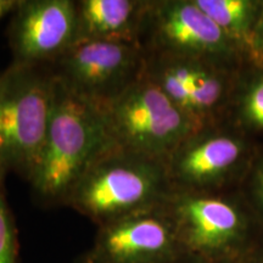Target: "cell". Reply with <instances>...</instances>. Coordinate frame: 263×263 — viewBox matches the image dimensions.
Masks as SVG:
<instances>
[{"label":"cell","instance_id":"obj_1","mask_svg":"<svg viewBox=\"0 0 263 263\" xmlns=\"http://www.w3.org/2000/svg\"><path fill=\"white\" fill-rule=\"evenodd\" d=\"M111 146L101 108L77 98L55 80L47 136L28 180L38 202L66 206L85 171Z\"/></svg>","mask_w":263,"mask_h":263},{"label":"cell","instance_id":"obj_2","mask_svg":"<svg viewBox=\"0 0 263 263\" xmlns=\"http://www.w3.org/2000/svg\"><path fill=\"white\" fill-rule=\"evenodd\" d=\"M172 192L164 161L114 145L85 171L66 206L100 227L155 209Z\"/></svg>","mask_w":263,"mask_h":263},{"label":"cell","instance_id":"obj_3","mask_svg":"<svg viewBox=\"0 0 263 263\" xmlns=\"http://www.w3.org/2000/svg\"><path fill=\"white\" fill-rule=\"evenodd\" d=\"M49 65L14 62L0 74V166L26 180L41 156L54 101Z\"/></svg>","mask_w":263,"mask_h":263},{"label":"cell","instance_id":"obj_4","mask_svg":"<svg viewBox=\"0 0 263 263\" xmlns=\"http://www.w3.org/2000/svg\"><path fill=\"white\" fill-rule=\"evenodd\" d=\"M162 206L183 254L207 261H240L259 223L236 190L172 192Z\"/></svg>","mask_w":263,"mask_h":263},{"label":"cell","instance_id":"obj_5","mask_svg":"<svg viewBox=\"0 0 263 263\" xmlns=\"http://www.w3.org/2000/svg\"><path fill=\"white\" fill-rule=\"evenodd\" d=\"M100 108L115 146L164 162L184 139L200 128L145 72Z\"/></svg>","mask_w":263,"mask_h":263},{"label":"cell","instance_id":"obj_6","mask_svg":"<svg viewBox=\"0 0 263 263\" xmlns=\"http://www.w3.org/2000/svg\"><path fill=\"white\" fill-rule=\"evenodd\" d=\"M146 54L240 68L245 50L230 38L195 0H149L139 35Z\"/></svg>","mask_w":263,"mask_h":263},{"label":"cell","instance_id":"obj_7","mask_svg":"<svg viewBox=\"0 0 263 263\" xmlns=\"http://www.w3.org/2000/svg\"><path fill=\"white\" fill-rule=\"evenodd\" d=\"M257 144L252 137L221 122L201 127L184 139L166 161L173 192L235 190Z\"/></svg>","mask_w":263,"mask_h":263},{"label":"cell","instance_id":"obj_8","mask_svg":"<svg viewBox=\"0 0 263 263\" xmlns=\"http://www.w3.org/2000/svg\"><path fill=\"white\" fill-rule=\"evenodd\" d=\"M49 66L70 93L103 107L141 77L145 52L139 43L80 41Z\"/></svg>","mask_w":263,"mask_h":263},{"label":"cell","instance_id":"obj_9","mask_svg":"<svg viewBox=\"0 0 263 263\" xmlns=\"http://www.w3.org/2000/svg\"><path fill=\"white\" fill-rule=\"evenodd\" d=\"M183 255L162 205L98 227L84 254L93 263H174Z\"/></svg>","mask_w":263,"mask_h":263},{"label":"cell","instance_id":"obj_10","mask_svg":"<svg viewBox=\"0 0 263 263\" xmlns=\"http://www.w3.org/2000/svg\"><path fill=\"white\" fill-rule=\"evenodd\" d=\"M9 45L14 62L50 65L76 42L74 0H18Z\"/></svg>","mask_w":263,"mask_h":263},{"label":"cell","instance_id":"obj_11","mask_svg":"<svg viewBox=\"0 0 263 263\" xmlns=\"http://www.w3.org/2000/svg\"><path fill=\"white\" fill-rule=\"evenodd\" d=\"M74 4L76 42L139 43L149 0H74Z\"/></svg>","mask_w":263,"mask_h":263},{"label":"cell","instance_id":"obj_12","mask_svg":"<svg viewBox=\"0 0 263 263\" xmlns=\"http://www.w3.org/2000/svg\"><path fill=\"white\" fill-rule=\"evenodd\" d=\"M242 67L194 61L190 116L200 128L224 122Z\"/></svg>","mask_w":263,"mask_h":263},{"label":"cell","instance_id":"obj_13","mask_svg":"<svg viewBox=\"0 0 263 263\" xmlns=\"http://www.w3.org/2000/svg\"><path fill=\"white\" fill-rule=\"evenodd\" d=\"M226 121L250 137L263 133V67L241 68Z\"/></svg>","mask_w":263,"mask_h":263},{"label":"cell","instance_id":"obj_14","mask_svg":"<svg viewBox=\"0 0 263 263\" xmlns=\"http://www.w3.org/2000/svg\"><path fill=\"white\" fill-rule=\"evenodd\" d=\"M195 3L219 28L239 43L248 55L262 14L263 0H195Z\"/></svg>","mask_w":263,"mask_h":263},{"label":"cell","instance_id":"obj_15","mask_svg":"<svg viewBox=\"0 0 263 263\" xmlns=\"http://www.w3.org/2000/svg\"><path fill=\"white\" fill-rule=\"evenodd\" d=\"M236 192L259 223H263V147L257 146Z\"/></svg>","mask_w":263,"mask_h":263},{"label":"cell","instance_id":"obj_16","mask_svg":"<svg viewBox=\"0 0 263 263\" xmlns=\"http://www.w3.org/2000/svg\"><path fill=\"white\" fill-rule=\"evenodd\" d=\"M5 174L0 166V263H21L17 229L4 192Z\"/></svg>","mask_w":263,"mask_h":263},{"label":"cell","instance_id":"obj_17","mask_svg":"<svg viewBox=\"0 0 263 263\" xmlns=\"http://www.w3.org/2000/svg\"><path fill=\"white\" fill-rule=\"evenodd\" d=\"M248 64L263 67V10L248 49Z\"/></svg>","mask_w":263,"mask_h":263},{"label":"cell","instance_id":"obj_18","mask_svg":"<svg viewBox=\"0 0 263 263\" xmlns=\"http://www.w3.org/2000/svg\"><path fill=\"white\" fill-rule=\"evenodd\" d=\"M241 263H263V223H258L254 238L246 249Z\"/></svg>","mask_w":263,"mask_h":263},{"label":"cell","instance_id":"obj_19","mask_svg":"<svg viewBox=\"0 0 263 263\" xmlns=\"http://www.w3.org/2000/svg\"><path fill=\"white\" fill-rule=\"evenodd\" d=\"M17 4L18 0H0V18L5 15H11Z\"/></svg>","mask_w":263,"mask_h":263},{"label":"cell","instance_id":"obj_20","mask_svg":"<svg viewBox=\"0 0 263 263\" xmlns=\"http://www.w3.org/2000/svg\"><path fill=\"white\" fill-rule=\"evenodd\" d=\"M174 263H241L240 261H207V259L193 257V256L183 255Z\"/></svg>","mask_w":263,"mask_h":263},{"label":"cell","instance_id":"obj_21","mask_svg":"<svg viewBox=\"0 0 263 263\" xmlns=\"http://www.w3.org/2000/svg\"><path fill=\"white\" fill-rule=\"evenodd\" d=\"M76 263H93V262H91L90 259H88V258L85 257V256L83 255V256H82V257H80V259H78V261L76 262Z\"/></svg>","mask_w":263,"mask_h":263}]
</instances>
